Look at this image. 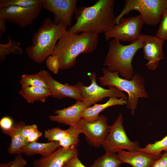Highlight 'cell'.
Returning <instances> with one entry per match:
<instances>
[{"instance_id":"6da1fadb","label":"cell","mask_w":167,"mask_h":167,"mask_svg":"<svg viewBox=\"0 0 167 167\" xmlns=\"http://www.w3.org/2000/svg\"><path fill=\"white\" fill-rule=\"evenodd\" d=\"M114 0H98L89 6H81L75 14L76 22L68 30L78 34H104L116 24Z\"/></svg>"},{"instance_id":"7a4b0ae2","label":"cell","mask_w":167,"mask_h":167,"mask_svg":"<svg viewBox=\"0 0 167 167\" xmlns=\"http://www.w3.org/2000/svg\"><path fill=\"white\" fill-rule=\"evenodd\" d=\"M98 42L99 35L89 33L76 34L66 30L57 42L52 55L58 57L60 70L68 69L75 65L80 54L93 52Z\"/></svg>"},{"instance_id":"3957f363","label":"cell","mask_w":167,"mask_h":167,"mask_svg":"<svg viewBox=\"0 0 167 167\" xmlns=\"http://www.w3.org/2000/svg\"><path fill=\"white\" fill-rule=\"evenodd\" d=\"M66 28L62 23H55L49 17L45 18L33 34L32 45L25 48L29 58L37 64L45 61L52 55L57 42L66 30Z\"/></svg>"},{"instance_id":"277c9868","label":"cell","mask_w":167,"mask_h":167,"mask_svg":"<svg viewBox=\"0 0 167 167\" xmlns=\"http://www.w3.org/2000/svg\"><path fill=\"white\" fill-rule=\"evenodd\" d=\"M142 45L138 38L128 45H123L119 40L113 39L109 44V51L103 65L111 71H117L120 76L129 80L134 75L132 64L133 58Z\"/></svg>"},{"instance_id":"5b68a950","label":"cell","mask_w":167,"mask_h":167,"mask_svg":"<svg viewBox=\"0 0 167 167\" xmlns=\"http://www.w3.org/2000/svg\"><path fill=\"white\" fill-rule=\"evenodd\" d=\"M102 71L103 75L98 78L100 85L109 88L114 87L126 92L128 97L126 105L130 110L131 114L134 116L139 98L148 96L145 90L144 78L137 73L131 80H129L121 78L117 71H111L106 68H103Z\"/></svg>"},{"instance_id":"8992f818","label":"cell","mask_w":167,"mask_h":167,"mask_svg":"<svg viewBox=\"0 0 167 167\" xmlns=\"http://www.w3.org/2000/svg\"><path fill=\"white\" fill-rule=\"evenodd\" d=\"M167 9V0H126L124 7L116 17V23L133 11L140 13L143 24L154 26L160 24Z\"/></svg>"},{"instance_id":"52a82bcc","label":"cell","mask_w":167,"mask_h":167,"mask_svg":"<svg viewBox=\"0 0 167 167\" xmlns=\"http://www.w3.org/2000/svg\"><path fill=\"white\" fill-rule=\"evenodd\" d=\"M123 122V116L120 113L113 123L109 126L108 133L102 145L105 152L116 153L125 149L132 151L140 148L138 141H131L128 137Z\"/></svg>"},{"instance_id":"ba28073f","label":"cell","mask_w":167,"mask_h":167,"mask_svg":"<svg viewBox=\"0 0 167 167\" xmlns=\"http://www.w3.org/2000/svg\"><path fill=\"white\" fill-rule=\"evenodd\" d=\"M143 24L139 15L122 17L118 24L104 34L105 39L107 41L113 38L120 42L132 43L138 39Z\"/></svg>"},{"instance_id":"9c48e42d","label":"cell","mask_w":167,"mask_h":167,"mask_svg":"<svg viewBox=\"0 0 167 167\" xmlns=\"http://www.w3.org/2000/svg\"><path fill=\"white\" fill-rule=\"evenodd\" d=\"M109 126L107 118L99 116L96 119L88 120L81 118L75 127L80 134H84L88 143L96 148L102 146L109 131Z\"/></svg>"},{"instance_id":"30bf717a","label":"cell","mask_w":167,"mask_h":167,"mask_svg":"<svg viewBox=\"0 0 167 167\" xmlns=\"http://www.w3.org/2000/svg\"><path fill=\"white\" fill-rule=\"evenodd\" d=\"M42 8L41 3L27 7L10 6L0 8V17L24 28L32 24L38 18Z\"/></svg>"},{"instance_id":"8fae6325","label":"cell","mask_w":167,"mask_h":167,"mask_svg":"<svg viewBox=\"0 0 167 167\" xmlns=\"http://www.w3.org/2000/svg\"><path fill=\"white\" fill-rule=\"evenodd\" d=\"M77 0H41L42 8L54 14V21L62 23L66 27L71 24L72 17L77 10Z\"/></svg>"},{"instance_id":"7c38bea8","label":"cell","mask_w":167,"mask_h":167,"mask_svg":"<svg viewBox=\"0 0 167 167\" xmlns=\"http://www.w3.org/2000/svg\"><path fill=\"white\" fill-rule=\"evenodd\" d=\"M89 77L91 82L89 86H86L81 82H79L76 84L83 100L90 99L96 103L103 100L105 97L112 96L127 100V96L117 88L113 87L106 89L98 85L95 73H90Z\"/></svg>"},{"instance_id":"4fadbf2b","label":"cell","mask_w":167,"mask_h":167,"mask_svg":"<svg viewBox=\"0 0 167 167\" xmlns=\"http://www.w3.org/2000/svg\"><path fill=\"white\" fill-rule=\"evenodd\" d=\"M95 103L90 99L76 101L74 104L68 107L55 110V115H49L48 117L51 122L74 127L82 118L84 111Z\"/></svg>"},{"instance_id":"5bb4252c","label":"cell","mask_w":167,"mask_h":167,"mask_svg":"<svg viewBox=\"0 0 167 167\" xmlns=\"http://www.w3.org/2000/svg\"><path fill=\"white\" fill-rule=\"evenodd\" d=\"M138 38L141 43L143 57L148 61L145 65L149 69L155 70L160 61L164 58L163 47L165 41L156 36L141 33Z\"/></svg>"},{"instance_id":"9a60e30c","label":"cell","mask_w":167,"mask_h":167,"mask_svg":"<svg viewBox=\"0 0 167 167\" xmlns=\"http://www.w3.org/2000/svg\"><path fill=\"white\" fill-rule=\"evenodd\" d=\"M39 72L46 83L52 97L58 99L71 98L74 99L76 101L83 100L76 85L62 84L54 79L46 70H41Z\"/></svg>"},{"instance_id":"2e32d148","label":"cell","mask_w":167,"mask_h":167,"mask_svg":"<svg viewBox=\"0 0 167 167\" xmlns=\"http://www.w3.org/2000/svg\"><path fill=\"white\" fill-rule=\"evenodd\" d=\"M78 155L76 147L67 149L60 147L49 156L34 161L32 167H64L69 160Z\"/></svg>"},{"instance_id":"e0dca14e","label":"cell","mask_w":167,"mask_h":167,"mask_svg":"<svg viewBox=\"0 0 167 167\" xmlns=\"http://www.w3.org/2000/svg\"><path fill=\"white\" fill-rule=\"evenodd\" d=\"M118 154L123 163L128 164L132 167H150L158 159L152 155L137 150H122L118 152Z\"/></svg>"},{"instance_id":"ac0fdd59","label":"cell","mask_w":167,"mask_h":167,"mask_svg":"<svg viewBox=\"0 0 167 167\" xmlns=\"http://www.w3.org/2000/svg\"><path fill=\"white\" fill-rule=\"evenodd\" d=\"M25 123L19 122L14 124L9 130L2 131V133L9 135L11 138V143L7 149L8 152L11 154L21 155L22 150L27 143L26 139L23 136L21 130Z\"/></svg>"},{"instance_id":"d6986e66","label":"cell","mask_w":167,"mask_h":167,"mask_svg":"<svg viewBox=\"0 0 167 167\" xmlns=\"http://www.w3.org/2000/svg\"><path fill=\"white\" fill-rule=\"evenodd\" d=\"M60 147L59 142H49L41 143L37 142L28 143L22 150V153L27 156L39 154L46 157L51 154Z\"/></svg>"},{"instance_id":"ffe728a7","label":"cell","mask_w":167,"mask_h":167,"mask_svg":"<svg viewBox=\"0 0 167 167\" xmlns=\"http://www.w3.org/2000/svg\"><path fill=\"white\" fill-rule=\"evenodd\" d=\"M126 103V101L123 98L110 97L104 104H94L93 106L86 108L83 112L81 118L88 120L96 119L99 118L100 113L107 108L116 105H123Z\"/></svg>"},{"instance_id":"44dd1931","label":"cell","mask_w":167,"mask_h":167,"mask_svg":"<svg viewBox=\"0 0 167 167\" xmlns=\"http://www.w3.org/2000/svg\"><path fill=\"white\" fill-rule=\"evenodd\" d=\"M19 93L29 103L36 101L45 102L47 98L51 96L48 88L36 87H21Z\"/></svg>"},{"instance_id":"7402d4cb","label":"cell","mask_w":167,"mask_h":167,"mask_svg":"<svg viewBox=\"0 0 167 167\" xmlns=\"http://www.w3.org/2000/svg\"><path fill=\"white\" fill-rule=\"evenodd\" d=\"M123 163L118 154L105 152L98 158L90 167H119Z\"/></svg>"},{"instance_id":"603a6c76","label":"cell","mask_w":167,"mask_h":167,"mask_svg":"<svg viewBox=\"0 0 167 167\" xmlns=\"http://www.w3.org/2000/svg\"><path fill=\"white\" fill-rule=\"evenodd\" d=\"M8 41L5 44H0V60L2 61L10 54L13 55H21L23 53L20 48L21 43L17 41H13L9 36H7Z\"/></svg>"},{"instance_id":"cb8c5ba5","label":"cell","mask_w":167,"mask_h":167,"mask_svg":"<svg viewBox=\"0 0 167 167\" xmlns=\"http://www.w3.org/2000/svg\"><path fill=\"white\" fill-rule=\"evenodd\" d=\"M139 151L152 155L158 158L161 156L163 151L167 152V135L160 140L152 143L148 144L143 148H139Z\"/></svg>"},{"instance_id":"d4e9b609","label":"cell","mask_w":167,"mask_h":167,"mask_svg":"<svg viewBox=\"0 0 167 167\" xmlns=\"http://www.w3.org/2000/svg\"><path fill=\"white\" fill-rule=\"evenodd\" d=\"M20 83L22 88L36 87L48 88L39 72L35 74L23 75Z\"/></svg>"},{"instance_id":"484cf974","label":"cell","mask_w":167,"mask_h":167,"mask_svg":"<svg viewBox=\"0 0 167 167\" xmlns=\"http://www.w3.org/2000/svg\"><path fill=\"white\" fill-rule=\"evenodd\" d=\"M65 137L59 143L60 147L67 149L71 147H76L79 143V131L75 127L69 126Z\"/></svg>"},{"instance_id":"4316f807","label":"cell","mask_w":167,"mask_h":167,"mask_svg":"<svg viewBox=\"0 0 167 167\" xmlns=\"http://www.w3.org/2000/svg\"><path fill=\"white\" fill-rule=\"evenodd\" d=\"M41 3V0H0V8L12 6L27 7Z\"/></svg>"},{"instance_id":"83f0119b","label":"cell","mask_w":167,"mask_h":167,"mask_svg":"<svg viewBox=\"0 0 167 167\" xmlns=\"http://www.w3.org/2000/svg\"><path fill=\"white\" fill-rule=\"evenodd\" d=\"M68 129L62 130L59 127L46 129L44 131V136L49 142H59L66 135Z\"/></svg>"},{"instance_id":"f1b7e54d","label":"cell","mask_w":167,"mask_h":167,"mask_svg":"<svg viewBox=\"0 0 167 167\" xmlns=\"http://www.w3.org/2000/svg\"><path fill=\"white\" fill-rule=\"evenodd\" d=\"M46 65L49 70L55 74L60 69V63L58 57L55 55L49 56L45 60Z\"/></svg>"},{"instance_id":"f546056e","label":"cell","mask_w":167,"mask_h":167,"mask_svg":"<svg viewBox=\"0 0 167 167\" xmlns=\"http://www.w3.org/2000/svg\"><path fill=\"white\" fill-rule=\"evenodd\" d=\"M160 24L156 36L164 41L167 40V9L165 12Z\"/></svg>"},{"instance_id":"4dcf8cb0","label":"cell","mask_w":167,"mask_h":167,"mask_svg":"<svg viewBox=\"0 0 167 167\" xmlns=\"http://www.w3.org/2000/svg\"><path fill=\"white\" fill-rule=\"evenodd\" d=\"M14 123L13 119L8 116H5L0 120V127L2 131H6L11 128Z\"/></svg>"},{"instance_id":"1f68e13d","label":"cell","mask_w":167,"mask_h":167,"mask_svg":"<svg viewBox=\"0 0 167 167\" xmlns=\"http://www.w3.org/2000/svg\"><path fill=\"white\" fill-rule=\"evenodd\" d=\"M150 167H167V152L162 154L161 156L155 160Z\"/></svg>"},{"instance_id":"d6a6232c","label":"cell","mask_w":167,"mask_h":167,"mask_svg":"<svg viewBox=\"0 0 167 167\" xmlns=\"http://www.w3.org/2000/svg\"><path fill=\"white\" fill-rule=\"evenodd\" d=\"M38 130L36 125H25L22 128L21 132L23 136L26 139L30 134Z\"/></svg>"},{"instance_id":"836d02e7","label":"cell","mask_w":167,"mask_h":167,"mask_svg":"<svg viewBox=\"0 0 167 167\" xmlns=\"http://www.w3.org/2000/svg\"><path fill=\"white\" fill-rule=\"evenodd\" d=\"M27 164V161L21 155H17L13 161L10 167H25Z\"/></svg>"},{"instance_id":"e575fe53","label":"cell","mask_w":167,"mask_h":167,"mask_svg":"<svg viewBox=\"0 0 167 167\" xmlns=\"http://www.w3.org/2000/svg\"><path fill=\"white\" fill-rule=\"evenodd\" d=\"M64 167H86L79 159L78 156L73 157L69 160Z\"/></svg>"},{"instance_id":"d590c367","label":"cell","mask_w":167,"mask_h":167,"mask_svg":"<svg viewBox=\"0 0 167 167\" xmlns=\"http://www.w3.org/2000/svg\"><path fill=\"white\" fill-rule=\"evenodd\" d=\"M42 135V133L37 130L30 134L26 139L27 142L28 143L36 142Z\"/></svg>"},{"instance_id":"8d00e7d4","label":"cell","mask_w":167,"mask_h":167,"mask_svg":"<svg viewBox=\"0 0 167 167\" xmlns=\"http://www.w3.org/2000/svg\"><path fill=\"white\" fill-rule=\"evenodd\" d=\"M6 22L4 19L0 17V31L2 32H4L6 31Z\"/></svg>"},{"instance_id":"74e56055","label":"cell","mask_w":167,"mask_h":167,"mask_svg":"<svg viewBox=\"0 0 167 167\" xmlns=\"http://www.w3.org/2000/svg\"><path fill=\"white\" fill-rule=\"evenodd\" d=\"M13 161H10L7 163H2L0 164V167H10L11 166Z\"/></svg>"}]
</instances>
